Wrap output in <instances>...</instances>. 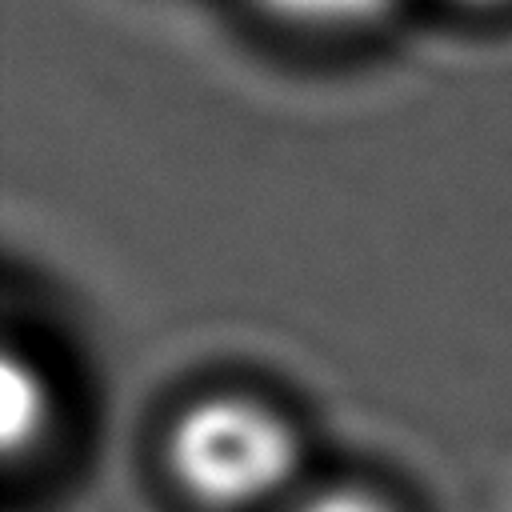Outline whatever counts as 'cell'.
<instances>
[{"label": "cell", "mask_w": 512, "mask_h": 512, "mask_svg": "<svg viewBox=\"0 0 512 512\" xmlns=\"http://www.w3.org/2000/svg\"><path fill=\"white\" fill-rule=\"evenodd\" d=\"M292 512H392V508L368 492H356V488H328V492L300 500Z\"/></svg>", "instance_id": "obj_4"}, {"label": "cell", "mask_w": 512, "mask_h": 512, "mask_svg": "<svg viewBox=\"0 0 512 512\" xmlns=\"http://www.w3.org/2000/svg\"><path fill=\"white\" fill-rule=\"evenodd\" d=\"M48 380L40 376V368L32 360H24L20 352L4 356V440L8 452H20L28 444H36L48 428Z\"/></svg>", "instance_id": "obj_2"}, {"label": "cell", "mask_w": 512, "mask_h": 512, "mask_svg": "<svg viewBox=\"0 0 512 512\" xmlns=\"http://www.w3.org/2000/svg\"><path fill=\"white\" fill-rule=\"evenodd\" d=\"M396 0H256L260 12L316 32H348L376 24Z\"/></svg>", "instance_id": "obj_3"}, {"label": "cell", "mask_w": 512, "mask_h": 512, "mask_svg": "<svg viewBox=\"0 0 512 512\" xmlns=\"http://www.w3.org/2000/svg\"><path fill=\"white\" fill-rule=\"evenodd\" d=\"M296 464L300 444L292 424L240 392L188 404L168 432V472L204 508H252L276 496Z\"/></svg>", "instance_id": "obj_1"}, {"label": "cell", "mask_w": 512, "mask_h": 512, "mask_svg": "<svg viewBox=\"0 0 512 512\" xmlns=\"http://www.w3.org/2000/svg\"><path fill=\"white\" fill-rule=\"evenodd\" d=\"M464 4H504V0H464Z\"/></svg>", "instance_id": "obj_5"}]
</instances>
